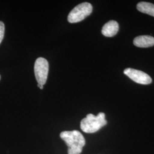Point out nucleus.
I'll list each match as a JSON object with an SVG mask.
<instances>
[{
    "label": "nucleus",
    "instance_id": "f257e3e1",
    "mask_svg": "<svg viewBox=\"0 0 154 154\" xmlns=\"http://www.w3.org/2000/svg\"><path fill=\"white\" fill-rule=\"evenodd\" d=\"M60 137L68 147V154H80L82 152L85 145V139L79 131H63L60 134Z\"/></svg>",
    "mask_w": 154,
    "mask_h": 154
},
{
    "label": "nucleus",
    "instance_id": "f03ea898",
    "mask_svg": "<svg viewBox=\"0 0 154 154\" xmlns=\"http://www.w3.org/2000/svg\"><path fill=\"white\" fill-rule=\"evenodd\" d=\"M107 123L103 112H99L97 116L89 114L81 122V128L86 133H94L105 126Z\"/></svg>",
    "mask_w": 154,
    "mask_h": 154
},
{
    "label": "nucleus",
    "instance_id": "7ed1b4c3",
    "mask_svg": "<svg viewBox=\"0 0 154 154\" xmlns=\"http://www.w3.org/2000/svg\"><path fill=\"white\" fill-rule=\"evenodd\" d=\"M93 11V6L88 2H83L76 6L70 12L67 20L70 23L81 22L90 15Z\"/></svg>",
    "mask_w": 154,
    "mask_h": 154
},
{
    "label": "nucleus",
    "instance_id": "20e7f679",
    "mask_svg": "<svg viewBox=\"0 0 154 154\" xmlns=\"http://www.w3.org/2000/svg\"><path fill=\"white\" fill-rule=\"evenodd\" d=\"M34 73L36 80L39 85L44 86L46 82L48 72L49 63L44 58L39 57L34 64Z\"/></svg>",
    "mask_w": 154,
    "mask_h": 154
},
{
    "label": "nucleus",
    "instance_id": "39448f33",
    "mask_svg": "<svg viewBox=\"0 0 154 154\" xmlns=\"http://www.w3.org/2000/svg\"><path fill=\"white\" fill-rule=\"evenodd\" d=\"M124 74L135 82L142 85H149L152 82V79L144 72L131 68H127L124 70Z\"/></svg>",
    "mask_w": 154,
    "mask_h": 154
},
{
    "label": "nucleus",
    "instance_id": "423d86ee",
    "mask_svg": "<svg viewBox=\"0 0 154 154\" xmlns=\"http://www.w3.org/2000/svg\"><path fill=\"white\" fill-rule=\"evenodd\" d=\"M119 30L118 23L111 20L104 25L102 29V33L103 35L107 37H111L116 35Z\"/></svg>",
    "mask_w": 154,
    "mask_h": 154
},
{
    "label": "nucleus",
    "instance_id": "0eeeda50",
    "mask_svg": "<svg viewBox=\"0 0 154 154\" xmlns=\"http://www.w3.org/2000/svg\"><path fill=\"white\" fill-rule=\"evenodd\" d=\"M134 44L138 48H146L154 46V38L150 35H140L134 39Z\"/></svg>",
    "mask_w": 154,
    "mask_h": 154
},
{
    "label": "nucleus",
    "instance_id": "6e6552de",
    "mask_svg": "<svg viewBox=\"0 0 154 154\" xmlns=\"http://www.w3.org/2000/svg\"><path fill=\"white\" fill-rule=\"evenodd\" d=\"M137 8L139 11L154 17V4L147 2H140L137 4Z\"/></svg>",
    "mask_w": 154,
    "mask_h": 154
},
{
    "label": "nucleus",
    "instance_id": "1a4fd4ad",
    "mask_svg": "<svg viewBox=\"0 0 154 154\" xmlns=\"http://www.w3.org/2000/svg\"><path fill=\"white\" fill-rule=\"evenodd\" d=\"M5 33V25L2 21H0V44L2 41Z\"/></svg>",
    "mask_w": 154,
    "mask_h": 154
},
{
    "label": "nucleus",
    "instance_id": "9d476101",
    "mask_svg": "<svg viewBox=\"0 0 154 154\" xmlns=\"http://www.w3.org/2000/svg\"><path fill=\"white\" fill-rule=\"evenodd\" d=\"M37 86L39 88H40V89H43V88H44V86H42V85H39L38 83V85H37Z\"/></svg>",
    "mask_w": 154,
    "mask_h": 154
},
{
    "label": "nucleus",
    "instance_id": "9b49d317",
    "mask_svg": "<svg viewBox=\"0 0 154 154\" xmlns=\"http://www.w3.org/2000/svg\"><path fill=\"white\" fill-rule=\"evenodd\" d=\"M0 79H1V75H0Z\"/></svg>",
    "mask_w": 154,
    "mask_h": 154
}]
</instances>
